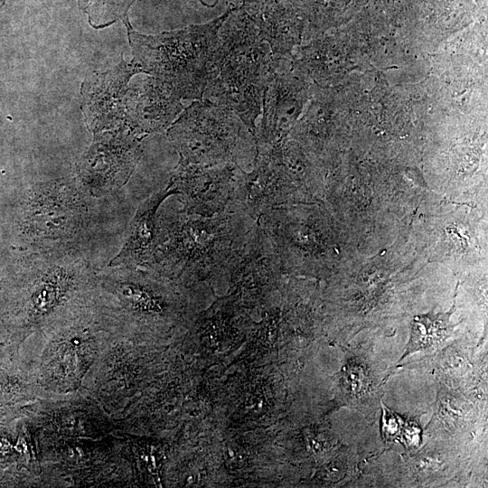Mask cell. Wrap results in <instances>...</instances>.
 I'll return each mask as SVG.
<instances>
[{
  "label": "cell",
  "instance_id": "cell-11",
  "mask_svg": "<svg viewBox=\"0 0 488 488\" xmlns=\"http://www.w3.org/2000/svg\"><path fill=\"white\" fill-rule=\"evenodd\" d=\"M305 201L267 146H256L250 172L237 167L227 208L257 220L265 211ZM226 208V209H227Z\"/></svg>",
  "mask_w": 488,
  "mask_h": 488
},
{
  "label": "cell",
  "instance_id": "cell-19",
  "mask_svg": "<svg viewBox=\"0 0 488 488\" xmlns=\"http://www.w3.org/2000/svg\"><path fill=\"white\" fill-rule=\"evenodd\" d=\"M176 192L169 187L147 197L133 217L126 239L108 266L145 267L152 258L157 240V217L164 202Z\"/></svg>",
  "mask_w": 488,
  "mask_h": 488
},
{
  "label": "cell",
  "instance_id": "cell-1",
  "mask_svg": "<svg viewBox=\"0 0 488 488\" xmlns=\"http://www.w3.org/2000/svg\"><path fill=\"white\" fill-rule=\"evenodd\" d=\"M256 222L229 208L211 217L190 214L183 208L158 211L155 250L144 267L183 284L230 274Z\"/></svg>",
  "mask_w": 488,
  "mask_h": 488
},
{
  "label": "cell",
  "instance_id": "cell-24",
  "mask_svg": "<svg viewBox=\"0 0 488 488\" xmlns=\"http://www.w3.org/2000/svg\"><path fill=\"white\" fill-rule=\"evenodd\" d=\"M381 430L383 436L390 441L403 443L408 449H416L420 443V428L414 421L405 420L384 406L382 402Z\"/></svg>",
  "mask_w": 488,
  "mask_h": 488
},
{
  "label": "cell",
  "instance_id": "cell-17",
  "mask_svg": "<svg viewBox=\"0 0 488 488\" xmlns=\"http://www.w3.org/2000/svg\"><path fill=\"white\" fill-rule=\"evenodd\" d=\"M463 446L432 439L418 452L404 455L400 465L404 485L436 486L448 483L463 474L468 453Z\"/></svg>",
  "mask_w": 488,
  "mask_h": 488
},
{
  "label": "cell",
  "instance_id": "cell-4",
  "mask_svg": "<svg viewBox=\"0 0 488 488\" xmlns=\"http://www.w3.org/2000/svg\"><path fill=\"white\" fill-rule=\"evenodd\" d=\"M272 68V52L258 28L243 13L230 11L219 30L213 71L202 99L233 110L255 138Z\"/></svg>",
  "mask_w": 488,
  "mask_h": 488
},
{
  "label": "cell",
  "instance_id": "cell-13",
  "mask_svg": "<svg viewBox=\"0 0 488 488\" xmlns=\"http://www.w3.org/2000/svg\"><path fill=\"white\" fill-rule=\"evenodd\" d=\"M345 352V363L337 377L339 406L356 409L372 421L390 370L369 347H346Z\"/></svg>",
  "mask_w": 488,
  "mask_h": 488
},
{
  "label": "cell",
  "instance_id": "cell-5",
  "mask_svg": "<svg viewBox=\"0 0 488 488\" xmlns=\"http://www.w3.org/2000/svg\"><path fill=\"white\" fill-rule=\"evenodd\" d=\"M230 13L202 24L146 35L127 27L133 61L144 73L169 85L181 99H202L211 78L218 47V33Z\"/></svg>",
  "mask_w": 488,
  "mask_h": 488
},
{
  "label": "cell",
  "instance_id": "cell-8",
  "mask_svg": "<svg viewBox=\"0 0 488 488\" xmlns=\"http://www.w3.org/2000/svg\"><path fill=\"white\" fill-rule=\"evenodd\" d=\"M169 142L180 155L179 162L213 166L255 158V138L231 109L198 99L183 108L166 130Z\"/></svg>",
  "mask_w": 488,
  "mask_h": 488
},
{
  "label": "cell",
  "instance_id": "cell-14",
  "mask_svg": "<svg viewBox=\"0 0 488 488\" xmlns=\"http://www.w3.org/2000/svg\"><path fill=\"white\" fill-rule=\"evenodd\" d=\"M143 72L134 61H122L114 69L92 75L82 85V108L89 129L94 133L113 130L125 123L128 81Z\"/></svg>",
  "mask_w": 488,
  "mask_h": 488
},
{
  "label": "cell",
  "instance_id": "cell-15",
  "mask_svg": "<svg viewBox=\"0 0 488 488\" xmlns=\"http://www.w3.org/2000/svg\"><path fill=\"white\" fill-rule=\"evenodd\" d=\"M183 108L178 94L169 85L151 76L128 88L124 123L143 138L167 130Z\"/></svg>",
  "mask_w": 488,
  "mask_h": 488
},
{
  "label": "cell",
  "instance_id": "cell-2",
  "mask_svg": "<svg viewBox=\"0 0 488 488\" xmlns=\"http://www.w3.org/2000/svg\"><path fill=\"white\" fill-rule=\"evenodd\" d=\"M31 336V376L40 399L90 396L98 364L114 336L93 301Z\"/></svg>",
  "mask_w": 488,
  "mask_h": 488
},
{
  "label": "cell",
  "instance_id": "cell-23",
  "mask_svg": "<svg viewBox=\"0 0 488 488\" xmlns=\"http://www.w3.org/2000/svg\"><path fill=\"white\" fill-rule=\"evenodd\" d=\"M137 0H79L80 9L89 24L100 29L127 17L131 5Z\"/></svg>",
  "mask_w": 488,
  "mask_h": 488
},
{
  "label": "cell",
  "instance_id": "cell-12",
  "mask_svg": "<svg viewBox=\"0 0 488 488\" xmlns=\"http://www.w3.org/2000/svg\"><path fill=\"white\" fill-rule=\"evenodd\" d=\"M238 166L233 163L201 166L178 162L166 186L181 195L182 208L187 213L211 217L228 207Z\"/></svg>",
  "mask_w": 488,
  "mask_h": 488
},
{
  "label": "cell",
  "instance_id": "cell-3",
  "mask_svg": "<svg viewBox=\"0 0 488 488\" xmlns=\"http://www.w3.org/2000/svg\"><path fill=\"white\" fill-rule=\"evenodd\" d=\"M12 267L17 314L24 334L32 335L93 301L98 268L80 250L23 251Z\"/></svg>",
  "mask_w": 488,
  "mask_h": 488
},
{
  "label": "cell",
  "instance_id": "cell-18",
  "mask_svg": "<svg viewBox=\"0 0 488 488\" xmlns=\"http://www.w3.org/2000/svg\"><path fill=\"white\" fill-rule=\"evenodd\" d=\"M486 425V410L472 402L459 388L440 386L425 435L463 446V440Z\"/></svg>",
  "mask_w": 488,
  "mask_h": 488
},
{
  "label": "cell",
  "instance_id": "cell-16",
  "mask_svg": "<svg viewBox=\"0 0 488 488\" xmlns=\"http://www.w3.org/2000/svg\"><path fill=\"white\" fill-rule=\"evenodd\" d=\"M282 272L277 249L257 219L244 252L230 274L231 283L237 292L257 300L276 286Z\"/></svg>",
  "mask_w": 488,
  "mask_h": 488
},
{
  "label": "cell",
  "instance_id": "cell-21",
  "mask_svg": "<svg viewBox=\"0 0 488 488\" xmlns=\"http://www.w3.org/2000/svg\"><path fill=\"white\" fill-rule=\"evenodd\" d=\"M458 284L456 285L454 303L450 310L446 313L434 311L418 314L411 322L410 336L405 346L401 361L409 354L417 352H433L452 336L456 324L451 322V315L455 311V296Z\"/></svg>",
  "mask_w": 488,
  "mask_h": 488
},
{
  "label": "cell",
  "instance_id": "cell-10",
  "mask_svg": "<svg viewBox=\"0 0 488 488\" xmlns=\"http://www.w3.org/2000/svg\"><path fill=\"white\" fill-rule=\"evenodd\" d=\"M94 135L77 164L75 179L89 196L101 197L127 183L141 158L142 138L126 125Z\"/></svg>",
  "mask_w": 488,
  "mask_h": 488
},
{
  "label": "cell",
  "instance_id": "cell-26",
  "mask_svg": "<svg viewBox=\"0 0 488 488\" xmlns=\"http://www.w3.org/2000/svg\"><path fill=\"white\" fill-rule=\"evenodd\" d=\"M5 1L6 0H0V10L3 7V5H5Z\"/></svg>",
  "mask_w": 488,
  "mask_h": 488
},
{
  "label": "cell",
  "instance_id": "cell-20",
  "mask_svg": "<svg viewBox=\"0 0 488 488\" xmlns=\"http://www.w3.org/2000/svg\"><path fill=\"white\" fill-rule=\"evenodd\" d=\"M296 90V87L280 74L273 57L272 71L263 95L262 118L256 129V146L281 142L297 109Z\"/></svg>",
  "mask_w": 488,
  "mask_h": 488
},
{
  "label": "cell",
  "instance_id": "cell-6",
  "mask_svg": "<svg viewBox=\"0 0 488 488\" xmlns=\"http://www.w3.org/2000/svg\"><path fill=\"white\" fill-rule=\"evenodd\" d=\"M175 284L144 267L108 265L97 269L93 303L116 336L162 331L181 317Z\"/></svg>",
  "mask_w": 488,
  "mask_h": 488
},
{
  "label": "cell",
  "instance_id": "cell-7",
  "mask_svg": "<svg viewBox=\"0 0 488 488\" xmlns=\"http://www.w3.org/2000/svg\"><path fill=\"white\" fill-rule=\"evenodd\" d=\"M88 196L75 177L34 185L19 220L24 251L80 250L91 222Z\"/></svg>",
  "mask_w": 488,
  "mask_h": 488
},
{
  "label": "cell",
  "instance_id": "cell-25",
  "mask_svg": "<svg viewBox=\"0 0 488 488\" xmlns=\"http://www.w3.org/2000/svg\"><path fill=\"white\" fill-rule=\"evenodd\" d=\"M207 7L214 6L220 0H195Z\"/></svg>",
  "mask_w": 488,
  "mask_h": 488
},
{
  "label": "cell",
  "instance_id": "cell-22",
  "mask_svg": "<svg viewBox=\"0 0 488 488\" xmlns=\"http://www.w3.org/2000/svg\"><path fill=\"white\" fill-rule=\"evenodd\" d=\"M474 355V347L457 342L427 358L423 367L429 369L441 385L461 388L477 363Z\"/></svg>",
  "mask_w": 488,
  "mask_h": 488
},
{
  "label": "cell",
  "instance_id": "cell-9",
  "mask_svg": "<svg viewBox=\"0 0 488 488\" xmlns=\"http://www.w3.org/2000/svg\"><path fill=\"white\" fill-rule=\"evenodd\" d=\"M258 220L277 249L283 272L318 277L329 271L333 235L330 220L319 206H276Z\"/></svg>",
  "mask_w": 488,
  "mask_h": 488
}]
</instances>
